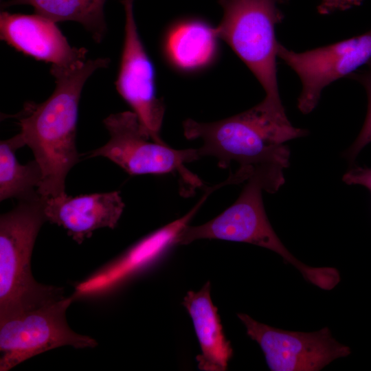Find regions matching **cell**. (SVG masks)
Here are the masks:
<instances>
[{
	"instance_id": "e0dca14e",
	"label": "cell",
	"mask_w": 371,
	"mask_h": 371,
	"mask_svg": "<svg viewBox=\"0 0 371 371\" xmlns=\"http://www.w3.org/2000/svg\"><path fill=\"white\" fill-rule=\"evenodd\" d=\"M347 78L361 84L368 97L367 115L362 128L353 144L344 153L345 158L352 162L361 150L371 142V59L363 69L357 70Z\"/></svg>"
},
{
	"instance_id": "7a4b0ae2",
	"label": "cell",
	"mask_w": 371,
	"mask_h": 371,
	"mask_svg": "<svg viewBox=\"0 0 371 371\" xmlns=\"http://www.w3.org/2000/svg\"><path fill=\"white\" fill-rule=\"evenodd\" d=\"M186 139H200L199 158H216L221 168L233 161L239 165L234 173L244 182L255 168L263 165H289L290 150L285 143L306 136L307 131L293 126L283 105L263 100L254 107L212 122L188 119L183 123Z\"/></svg>"
},
{
	"instance_id": "52a82bcc",
	"label": "cell",
	"mask_w": 371,
	"mask_h": 371,
	"mask_svg": "<svg viewBox=\"0 0 371 371\" xmlns=\"http://www.w3.org/2000/svg\"><path fill=\"white\" fill-rule=\"evenodd\" d=\"M74 296L63 297L0 322V371H8L38 354L65 346L95 348L97 341L75 333L66 320Z\"/></svg>"
},
{
	"instance_id": "5b68a950",
	"label": "cell",
	"mask_w": 371,
	"mask_h": 371,
	"mask_svg": "<svg viewBox=\"0 0 371 371\" xmlns=\"http://www.w3.org/2000/svg\"><path fill=\"white\" fill-rule=\"evenodd\" d=\"M223 15L215 27L247 66L265 92L264 100L280 104L276 58V27L284 18L278 0H218Z\"/></svg>"
},
{
	"instance_id": "ac0fdd59",
	"label": "cell",
	"mask_w": 371,
	"mask_h": 371,
	"mask_svg": "<svg viewBox=\"0 0 371 371\" xmlns=\"http://www.w3.org/2000/svg\"><path fill=\"white\" fill-rule=\"evenodd\" d=\"M342 180L348 185L363 186L371 192V168H352L345 173Z\"/></svg>"
},
{
	"instance_id": "2e32d148",
	"label": "cell",
	"mask_w": 371,
	"mask_h": 371,
	"mask_svg": "<svg viewBox=\"0 0 371 371\" xmlns=\"http://www.w3.org/2000/svg\"><path fill=\"white\" fill-rule=\"evenodd\" d=\"M217 38L214 28L201 21H188L172 31L167 48L176 65L183 69H194L211 60Z\"/></svg>"
},
{
	"instance_id": "9a60e30c",
	"label": "cell",
	"mask_w": 371,
	"mask_h": 371,
	"mask_svg": "<svg viewBox=\"0 0 371 371\" xmlns=\"http://www.w3.org/2000/svg\"><path fill=\"white\" fill-rule=\"evenodd\" d=\"M21 135L0 143V200L16 198L19 201L36 194L43 172L38 163L32 160L25 165L18 162L15 152L24 146Z\"/></svg>"
},
{
	"instance_id": "7c38bea8",
	"label": "cell",
	"mask_w": 371,
	"mask_h": 371,
	"mask_svg": "<svg viewBox=\"0 0 371 371\" xmlns=\"http://www.w3.org/2000/svg\"><path fill=\"white\" fill-rule=\"evenodd\" d=\"M118 191L76 196L66 193L47 197V221L62 226L78 243L89 238L95 229L115 228L124 209Z\"/></svg>"
},
{
	"instance_id": "d6986e66",
	"label": "cell",
	"mask_w": 371,
	"mask_h": 371,
	"mask_svg": "<svg viewBox=\"0 0 371 371\" xmlns=\"http://www.w3.org/2000/svg\"><path fill=\"white\" fill-rule=\"evenodd\" d=\"M363 0H321L317 11L321 14H329L335 11H344L361 5Z\"/></svg>"
},
{
	"instance_id": "277c9868",
	"label": "cell",
	"mask_w": 371,
	"mask_h": 371,
	"mask_svg": "<svg viewBox=\"0 0 371 371\" xmlns=\"http://www.w3.org/2000/svg\"><path fill=\"white\" fill-rule=\"evenodd\" d=\"M47 197L19 200L0 217V322L64 297L63 289L37 282L31 271L34 245L47 221Z\"/></svg>"
},
{
	"instance_id": "ba28073f",
	"label": "cell",
	"mask_w": 371,
	"mask_h": 371,
	"mask_svg": "<svg viewBox=\"0 0 371 371\" xmlns=\"http://www.w3.org/2000/svg\"><path fill=\"white\" fill-rule=\"evenodd\" d=\"M278 57L298 76L302 91L297 108L303 114H308L317 106L326 87L348 77L371 59V29L362 34L303 52H295L279 43Z\"/></svg>"
},
{
	"instance_id": "3957f363",
	"label": "cell",
	"mask_w": 371,
	"mask_h": 371,
	"mask_svg": "<svg viewBox=\"0 0 371 371\" xmlns=\"http://www.w3.org/2000/svg\"><path fill=\"white\" fill-rule=\"evenodd\" d=\"M278 165L254 168L246 180L238 198L218 216L205 224L186 225L178 233L175 244L187 245L199 239H219L247 243L270 249L300 271L304 278L324 290H331L340 282V274L333 267H311L297 260L273 231L265 212L262 193H275L284 183L283 170Z\"/></svg>"
},
{
	"instance_id": "30bf717a",
	"label": "cell",
	"mask_w": 371,
	"mask_h": 371,
	"mask_svg": "<svg viewBox=\"0 0 371 371\" xmlns=\"http://www.w3.org/2000/svg\"><path fill=\"white\" fill-rule=\"evenodd\" d=\"M134 0H122L125 11L124 40L115 82L119 94L132 108L150 138L158 143L165 106L157 98L155 70L138 34L133 15Z\"/></svg>"
},
{
	"instance_id": "4fadbf2b",
	"label": "cell",
	"mask_w": 371,
	"mask_h": 371,
	"mask_svg": "<svg viewBox=\"0 0 371 371\" xmlns=\"http://www.w3.org/2000/svg\"><path fill=\"white\" fill-rule=\"evenodd\" d=\"M182 304L190 315L201 353L196 357L198 368L204 371H224L232 357L233 350L223 333L218 308L210 297L207 282L198 292L190 291Z\"/></svg>"
},
{
	"instance_id": "8992f818",
	"label": "cell",
	"mask_w": 371,
	"mask_h": 371,
	"mask_svg": "<svg viewBox=\"0 0 371 371\" xmlns=\"http://www.w3.org/2000/svg\"><path fill=\"white\" fill-rule=\"evenodd\" d=\"M103 123L110 139L89 153V157H106L131 175L177 172L191 188L201 185L199 179L185 167L187 163L199 159L196 148L174 149L166 143L153 141L133 111L111 114Z\"/></svg>"
},
{
	"instance_id": "6da1fadb",
	"label": "cell",
	"mask_w": 371,
	"mask_h": 371,
	"mask_svg": "<svg viewBox=\"0 0 371 371\" xmlns=\"http://www.w3.org/2000/svg\"><path fill=\"white\" fill-rule=\"evenodd\" d=\"M109 58L87 60L70 67L52 65L56 87L43 102H25L16 115L19 135L32 150L43 177L36 192L44 197L65 193V179L80 161L76 146L80 94L85 82L97 69L106 68Z\"/></svg>"
},
{
	"instance_id": "8fae6325",
	"label": "cell",
	"mask_w": 371,
	"mask_h": 371,
	"mask_svg": "<svg viewBox=\"0 0 371 371\" xmlns=\"http://www.w3.org/2000/svg\"><path fill=\"white\" fill-rule=\"evenodd\" d=\"M54 21L36 13L0 14L1 39L17 51L52 65L70 67L86 60L87 50L71 47Z\"/></svg>"
},
{
	"instance_id": "5bb4252c",
	"label": "cell",
	"mask_w": 371,
	"mask_h": 371,
	"mask_svg": "<svg viewBox=\"0 0 371 371\" xmlns=\"http://www.w3.org/2000/svg\"><path fill=\"white\" fill-rule=\"evenodd\" d=\"M106 0H10L3 8L27 4L35 13L55 23L72 21L80 23L96 42L102 41L106 30L104 16Z\"/></svg>"
},
{
	"instance_id": "9c48e42d",
	"label": "cell",
	"mask_w": 371,
	"mask_h": 371,
	"mask_svg": "<svg viewBox=\"0 0 371 371\" xmlns=\"http://www.w3.org/2000/svg\"><path fill=\"white\" fill-rule=\"evenodd\" d=\"M247 335L262 350L271 371H318L333 360L350 355V349L337 341L325 327L302 333L279 329L238 313Z\"/></svg>"
}]
</instances>
